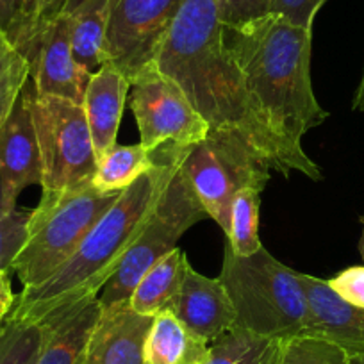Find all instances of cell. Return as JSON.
Here are the masks:
<instances>
[{
    "label": "cell",
    "instance_id": "1",
    "mask_svg": "<svg viewBox=\"0 0 364 364\" xmlns=\"http://www.w3.org/2000/svg\"><path fill=\"white\" fill-rule=\"evenodd\" d=\"M156 66L178 84L211 129L243 138L272 171L321 181L320 166L273 131L252 100L225 41L216 0H182Z\"/></svg>",
    "mask_w": 364,
    "mask_h": 364
},
{
    "label": "cell",
    "instance_id": "2",
    "mask_svg": "<svg viewBox=\"0 0 364 364\" xmlns=\"http://www.w3.org/2000/svg\"><path fill=\"white\" fill-rule=\"evenodd\" d=\"M184 150L170 145L157 149V166L120 191L75 254L52 277L36 288L22 289L6 320L40 323L59 309L99 296L145 225Z\"/></svg>",
    "mask_w": 364,
    "mask_h": 364
},
{
    "label": "cell",
    "instance_id": "3",
    "mask_svg": "<svg viewBox=\"0 0 364 364\" xmlns=\"http://www.w3.org/2000/svg\"><path fill=\"white\" fill-rule=\"evenodd\" d=\"M225 41L252 100L273 131L302 149V138L328 118L311 79L313 29L279 15L225 27Z\"/></svg>",
    "mask_w": 364,
    "mask_h": 364
},
{
    "label": "cell",
    "instance_id": "4",
    "mask_svg": "<svg viewBox=\"0 0 364 364\" xmlns=\"http://www.w3.org/2000/svg\"><path fill=\"white\" fill-rule=\"evenodd\" d=\"M218 279L232 302L234 328L279 341L307 334L309 302L300 273L264 247L252 255H237L227 243Z\"/></svg>",
    "mask_w": 364,
    "mask_h": 364
},
{
    "label": "cell",
    "instance_id": "5",
    "mask_svg": "<svg viewBox=\"0 0 364 364\" xmlns=\"http://www.w3.org/2000/svg\"><path fill=\"white\" fill-rule=\"evenodd\" d=\"M118 195L102 193L91 184L61 193H41L31 211L26 241L11 264L22 289L36 288L52 277L75 254Z\"/></svg>",
    "mask_w": 364,
    "mask_h": 364
},
{
    "label": "cell",
    "instance_id": "6",
    "mask_svg": "<svg viewBox=\"0 0 364 364\" xmlns=\"http://www.w3.org/2000/svg\"><path fill=\"white\" fill-rule=\"evenodd\" d=\"M181 170L225 236L234 197L245 188L262 191L272 177V170L243 138L218 129H211L200 143L182 152Z\"/></svg>",
    "mask_w": 364,
    "mask_h": 364
},
{
    "label": "cell",
    "instance_id": "7",
    "mask_svg": "<svg viewBox=\"0 0 364 364\" xmlns=\"http://www.w3.org/2000/svg\"><path fill=\"white\" fill-rule=\"evenodd\" d=\"M208 218L204 205L195 195L186 175L182 173L178 159L145 225L99 295L102 309L129 302L143 275L164 255L177 248V241L182 234Z\"/></svg>",
    "mask_w": 364,
    "mask_h": 364
},
{
    "label": "cell",
    "instance_id": "8",
    "mask_svg": "<svg viewBox=\"0 0 364 364\" xmlns=\"http://www.w3.org/2000/svg\"><path fill=\"white\" fill-rule=\"evenodd\" d=\"M33 120L41 159V193L90 186L97 154L84 107L58 97L33 95Z\"/></svg>",
    "mask_w": 364,
    "mask_h": 364
},
{
    "label": "cell",
    "instance_id": "9",
    "mask_svg": "<svg viewBox=\"0 0 364 364\" xmlns=\"http://www.w3.org/2000/svg\"><path fill=\"white\" fill-rule=\"evenodd\" d=\"M129 104L138 125L139 143L150 152L164 145L190 149L211 131L178 84L156 65L132 80Z\"/></svg>",
    "mask_w": 364,
    "mask_h": 364
},
{
    "label": "cell",
    "instance_id": "10",
    "mask_svg": "<svg viewBox=\"0 0 364 364\" xmlns=\"http://www.w3.org/2000/svg\"><path fill=\"white\" fill-rule=\"evenodd\" d=\"M181 4L182 0H111L102 65L117 68L129 82L156 65Z\"/></svg>",
    "mask_w": 364,
    "mask_h": 364
},
{
    "label": "cell",
    "instance_id": "11",
    "mask_svg": "<svg viewBox=\"0 0 364 364\" xmlns=\"http://www.w3.org/2000/svg\"><path fill=\"white\" fill-rule=\"evenodd\" d=\"M34 84L31 77L20 90L0 127V177L9 200H18L29 186H41V159L33 120Z\"/></svg>",
    "mask_w": 364,
    "mask_h": 364
},
{
    "label": "cell",
    "instance_id": "12",
    "mask_svg": "<svg viewBox=\"0 0 364 364\" xmlns=\"http://www.w3.org/2000/svg\"><path fill=\"white\" fill-rule=\"evenodd\" d=\"M29 68L38 95L58 97L82 106L91 72L73 58L68 22L63 13L38 38Z\"/></svg>",
    "mask_w": 364,
    "mask_h": 364
},
{
    "label": "cell",
    "instance_id": "13",
    "mask_svg": "<svg viewBox=\"0 0 364 364\" xmlns=\"http://www.w3.org/2000/svg\"><path fill=\"white\" fill-rule=\"evenodd\" d=\"M190 331L216 341L236 325L232 302L218 277L211 279L188 266L181 289L166 307Z\"/></svg>",
    "mask_w": 364,
    "mask_h": 364
},
{
    "label": "cell",
    "instance_id": "14",
    "mask_svg": "<svg viewBox=\"0 0 364 364\" xmlns=\"http://www.w3.org/2000/svg\"><path fill=\"white\" fill-rule=\"evenodd\" d=\"M300 282L309 302L307 334L336 343L350 357L364 353V309L339 299L323 279L300 273Z\"/></svg>",
    "mask_w": 364,
    "mask_h": 364
},
{
    "label": "cell",
    "instance_id": "15",
    "mask_svg": "<svg viewBox=\"0 0 364 364\" xmlns=\"http://www.w3.org/2000/svg\"><path fill=\"white\" fill-rule=\"evenodd\" d=\"M152 320V316L136 313L129 302L102 309L84 364H143V348Z\"/></svg>",
    "mask_w": 364,
    "mask_h": 364
},
{
    "label": "cell",
    "instance_id": "16",
    "mask_svg": "<svg viewBox=\"0 0 364 364\" xmlns=\"http://www.w3.org/2000/svg\"><path fill=\"white\" fill-rule=\"evenodd\" d=\"M100 314L99 296H90L40 321L45 325V339L36 364L86 363L87 345Z\"/></svg>",
    "mask_w": 364,
    "mask_h": 364
},
{
    "label": "cell",
    "instance_id": "17",
    "mask_svg": "<svg viewBox=\"0 0 364 364\" xmlns=\"http://www.w3.org/2000/svg\"><path fill=\"white\" fill-rule=\"evenodd\" d=\"M131 82L111 65H102L91 73L84 93V114L95 146L97 161L117 145L125 102Z\"/></svg>",
    "mask_w": 364,
    "mask_h": 364
},
{
    "label": "cell",
    "instance_id": "18",
    "mask_svg": "<svg viewBox=\"0 0 364 364\" xmlns=\"http://www.w3.org/2000/svg\"><path fill=\"white\" fill-rule=\"evenodd\" d=\"M211 343L182 323L168 309L156 314L143 348V364H204Z\"/></svg>",
    "mask_w": 364,
    "mask_h": 364
},
{
    "label": "cell",
    "instance_id": "19",
    "mask_svg": "<svg viewBox=\"0 0 364 364\" xmlns=\"http://www.w3.org/2000/svg\"><path fill=\"white\" fill-rule=\"evenodd\" d=\"M109 11L111 0H70L63 9L68 22L73 58L91 73L102 65Z\"/></svg>",
    "mask_w": 364,
    "mask_h": 364
},
{
    "label": "cell",
    "instance_id": "20",
    "mask_svg": "<svg viewBox=\"0 0 364 364\" xmlns=\"http://www.w3.org/2000/svg\"><path fill=\"white\" fill-rule=\"evenodd\" d=\"M70 0H0V31L27 59L38 38L58 18Z\"/></svg>",
    "mask_w": 364,
    "mask_h": 364
},
{
    "label": "cell",
    "instance_id": "21",
    "mask_svg": "<svg viewBox=\"0 0 364 364\" xmlns=\"http://www.w3.org/2000/svg\"><path fill=\"white\" fill-rule=\"evenodd\" d=\"M188 266L186 252L178 247L173 248L143 275L129 299V306L145 316L154 318L159 314L181 289Z\"/></svg>",
    "mask_w": 364,
    "mask_h": 364
},
{
    "label": "cell",
    "instance_id": "22",
    "mask_svg": "<svg viewBox=\"0 0 364 364\" xmlns=\"http://www.w3.org/2000/svg\"><path fill=\"white\" fill-rule=\"evenodd\" d=\"M156 166V152H150L141 143L136 145L117 143L97 161V171L91 186L102 193H120Z\"/></svg>",
    "mask_w": 364,
    "mask_h": 364
},
{
    "label": "cell",
    "instance_id": "23",
    "mask_svg": "<svg viewBox=\"0 0 364 364\" xmlns=\"http://www.w3.org/2000/svg\"><path fill=\"white\" fill-rule=\"evenodd\" d=\"M279 343V339L232 328L211 343V353L204 364H277Z\"/></svg>",
    "mask_w": 364,
    "mask_h": 364
},
{
    "label": "cell",
    "instance_id": "24",
    "mask_svg": "<svg viewBox=\"0 0 364 364\" xmlns=\"http://www.w3.org/2000/svg\"><path fill=\"white\" fill-rule=\"evenodd\" d=\"M261 190L245 188L234 197L230 205V227L227 240L237 255H252L262 247L259 240V211Z\"/></svg>",
    "mask_w": 364,
    "mask_h": 364
},
{
    "label": "cell",
    "instance_id": "25",
    "mask_svg": "<svg viewBox=\"0 0 364 364\" xmlns=\"http://www.w3.org/2000/svg\"><path fill=\"white\" fill-rule=\"evenodd\" d=\"M277 364H350V353L320 336L299 334L281 339Z\"/></svg>",
    "mask_w": 364,
    "mask_h": 364
},
{
    "label": "cell",
    "instance_id": "26",
    "mask_svg": "<svg viewBox=\"0 0 364 364\" xmlns=\"http://www.w3.org/2000/svg\"><path fill=\"white\" fill-rule=\"evenodd\" d=\"M43 339V323L6 320L0 325V364H36Z\"/></svg>",
    "mask_w": 364,
    "mask_h": 364
},
{
    "label": "cell",
    "instance_id": "27",
    "mask_svg": "<svg viewBox=\"0 0 364 364\" xmlns=\"http://www.w3.org/2000/svg\"><path fill=\"white\" fill-rule=\"evenodd\" d=\"M29 77L31 68L27 59L0 31V127Z\"/></svg>",
    "mask_w": 364,
    "mask_h": 364
},
{
    "label": "cell",
    "instance_id": "28",
    "mask_svg": "<svg viewBox=\"0 0 364 364\" xmlns=\"http://www.w3.org/2000/svg\"><path fill=\"white\" fill-rule=\"evenodd\" d=\"M31 211L13 208L0 216V269H9L18 255L27 234Z\"/></svg>",
    "mask_w": 364,
    "mask_h": 364
},
{
    "label": "cell",
    "instance_id": "29",
    "mask_svg": "<svg viewBox=\"0 0 364 364\" xmlns=\"http://www.w3.org/2000/svg\"><path fill=\"white\" fill-rule=\"evenodd\" d=\"M223 26L234 27L269 15L272 0H216Z\"/></svg>",
    "mask_w": 364,
    "mask_h": 364
},
{
    "label": "cell",
    "instance_id": "30",
    "mask_svg": "<svg viewBox=\"0 0 364 364\" xmlns=\"http://www.w3.org/2000/svg\"><path fill=\"white\" fill-rule=\"evenodd\" d=\"M327 284L346 304L364 309V264L348 266L328 279Z\"/></svg>",
    "mask_w": 364,
    "mask_h": 364
},
{
    "label": "cell",
    "instance_id": "31",
    "mask_svg": "<svg viewBox=\"0 0 364 364\" xmlns=\"http://www.w3.org/2000/svg\"><path fill=\"white\" fill-rule=\"evenodd\" d=\"M327 4V0H272V15H279L295 26L313 29L318 11Z\"/></svg>",
    "mask_w": 364,
    "mask_h": 364
},
{
    "label": "cell",
    "instance_id": "32",
    "mask_svg": "<svg viewBox=\"0 0 364 364\" xmlns=\"http://www.w3.org/2000/svg\"><path fill=\"white\" fill-rule=\"evenodd\" d=\"M16 302V295L11 288V272L0 269V325L4 323L6 318L11 313Z\"/></svg>",
    "mask_w": 364,
    "mask_h": 364
},
{
    "label": "cell",
    "instance_id": "33",
    "mask_svg": "<svg viewBox=\"0 0 364 364\" xmlns=\"http://www.w3.org/2000/svg\"><path fill=\"white\" fill-rule=\"evenodd\" d=\"M352 109L357 111V113H364V68H363V75H360V80H359V86H357L355 93H353Z\"/></svg>",
    "mask_w": 364,
    "mask_h": 364
},
{
    "label": "cell",
    "instance_id": "34",
    "mask_svg": "<svg viewBox=\"0 0 364 364\" xmlns=\"http://www.w3.org/2000/svg\"><path fill=\"white\" fill-rule=\"evenodd\" d=\"M13 208H16V204L9 200L8 193H6L4 182H2V177H0V216L6 215L8 211H11Z\"/></svg>",
    "mask_w": 364,
    "mask_h": 364
},
{
    "label": "cell",
    "instance_id": "35",
    "mask_svg": "<svg viewBox=\"0 0 364 364\" xmlns=\"http://www.w3.org/2000/svg\"><path fill=\"white\" fill-rule=\"evenodd\" d=\"M360 223H363V232H360V240H359V252H360V257H363V264H364V216H360Z\"/></svg>",
    "mask_w": 364,
    "mask_h": 364
},
{
    "label": "cell",
    "instance_id": "36",
    "mask_svg": "<svg viewBox=\"0 0 364 364\" xmlns=\"http://www.w3.org/2000/svg\"><path fill=\"white\" fill-rule=\"evenodd\" d=\"M350 364H364V353H359V355L350 357Z\"/></svg>",
    "mask_w": 364,
    "mask_h": 364
}]
</instances>
